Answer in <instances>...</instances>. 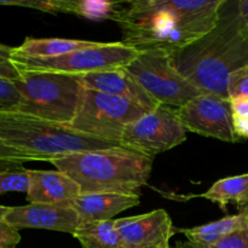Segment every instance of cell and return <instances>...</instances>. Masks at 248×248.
Here are the masks:
<instances>
[{"instance_id":"obj_1","label":"cell","mask_w":248,"mask_h":248,"mask_svg":"<svg viewBox=\"0 0 248 248\" xmlns=\"http://www.w3.org/2000/svg\"><path fill=\"white\" fill-rule=\"evenodd\" d=\"M225 0H136L116 9L121 43L138 52L176 53L212 31Z\"/></svg>"},{"instance_id":"obj_2","label":"cell","mask_w":248,"mask_h":248,"mask_svg":"<svg viewBox=\"0 0 248 248\" xmlns=\"http://www.w3.org/2000/svg\"><path fill=\"white\" fill-rule=\"evenodd\" d=\"M172 60L201 93L229 99L230 75L248 64V29L237 0H225L215 28L173 53Z\"/></svg>"},{"instance_id":"obj_3","label":"cell","mask_w":248,"mask_h":248,"mask_svg":"<svg viewBox=\"0 0 248 248\" xmlns=\"http://www.w3.org/2000/svg\"><path fill=\"white\" fill-rule=\"evenodd\" d=\"M58 171L74 179L81 194L113 193L140 196L152 174L153 157L119 145L75 153L51 160Z\"/></svg>"},{"instance_id":"obj_4","label":"cell","mask_w":248,"mask_h":248,"mask_svg":"<svg viewBox=\"0 0 248 248\" xmlns=\"http://www.w3.org/2000/svg\"><path fill=\"white\" fill-rule=\"evenodd\" d=\"M0 142L26 154L31 161L48 162L75 153L121 145L16 110H0Z\"/></svg>"},{"instance_id":"obj_5","label":"cell","mask_w":248,"mask_h":248,"mask_svg":"<svg viewBox=\"0 0 248 248\" xmlns=\"http://www.w3.org/2000/svg\"><path fill=\"white\" fill-rule=\"evenodd\" d=\"M19 73L21 77L14 84L21 93L22 103L16 111L70 125L84 90L79 75L41 70Z\"/></svg>"},{"instance_id":"obj_6","label":"cell","mask_w":248,"mask_h":248,"mask_svg":"<svg viewBox=\"0 0 248 248\" xmlns=\"http://www.w3.org/2000/svg\"><path fill=\"white\" fill-rule=\"evenodd\" d=\"M147 113L128 99L84 87L69 126L84 135L120 144L125 128Z\"/></svg>"},{"instance_id":"obj_7","label":"cell","mask_w":248,"mask_h":248,"mask_svg":"<svg viewBox=\"0 0 248 248\" xmlns=\"http://www.w3.org/2000/svg\"><path fill=\"white\" fill-rule=\"evenodd\" d=\"M125 69L161 106L178 109L201 93L178 72L167 51L140 52Z\"/></svg>"},{"instance_id":"obj_8","label":"cell","mask_w":248,"mask_h":248,"mask_svg":"<svg viewBox=\"0 0 248 248\" xmlns=\"http://www.w3.org/2000/svg\"><path fill=\"white\" fill-rule=\"evenodd\" d=\"M138 51L120 43H97L91 47L80 48L52 58L12 57L18 70L65 73L81 75L125 68L138 56Z\"/></svg>"},{"instance_id":"obj_9","label":"cell","mask_w":248,"mask_h":248,"mask_svg":"<svg viewBox=\"0 0 248 248\" xmlns=\"http://www.w3.org/2000/svg\"><path fill=\"white\" fill-rule=\"evenodd\" d=\"M186 132L177 109L159 106L130 124L120 144L154 159L155 155L182 144L186 140Z\"/></svg>"},{"instance_id":"obj_10","label":"cell","mask_w":248,"mask_h":248,"mask_svg":"<svg viewBox=\"0 0 248 248\" xmlns=\"http://www.w3.org/2000/svg\"><path fill=\"white\" fill-rule=\"evenodd\" d=\"M186 131L229 143L239 142L229 99L211 93H200L177 109Z\"/></svg>"},{"instance_id":"obj_11","label":"cell","mask_w":248,"mask_h":248,"mask_svg":"<svg viewBox=\"0 0 248 248\" xmlns=\"http://www.w3.org/2000/svg\"><path fill=\"white\" fill-rule=\"evenodd\" d=\"M123 248H171L170 241L176 234L171 217L165 210L114 220Z\"/></svg>"},{"instance_id":"obj_12","label":"cell","mask_w":248,"mask_h":248,"mask_svg":"<svg viewBox=\"0 0 248 248\" xmlns=\"http://www.w3.org/2000/svg\"><path fill=\"white\" fill-rule=\"evenodd\" d=\"M5 220L10 225L22 229H45L74 235L82 224L74 208L67 205L28 203L19 207H11Z\"/></svg>"},{"instance_id":"obj_13","label":"cell","mask_w":248,"mask_h":248,"mask_svg":"<svg viewBox=\"0 0 248 248\" xmlns=\"http://www.w3.org/2000/svg\"><path fill=\"white\" fill-rule=\"evenodd\" d=\"M79 77L80 82L85 89L94 90V91L128 99L143 107L148 111L161 106L143 90V87L131 77V74L125 68L87 73Z\"/></svg>"},{"instance_id":"obj_14","label":"cell","mask_w":248,"mask_h":248,"mask_svg":"<svg viewBox=\"0 0 248 248\" xmlns=\"http://www.w3.org/2000/svg\"><path fill=\"white\" fill-rule=\"evenodd\" d=\"M29 188L27 201L29 203L67 205L81 195L79 184L63 172L28 170Z\"/></svg>"},{"instance_id":"obj_15","label":"cell","mask_w":248,"mask_h":248,"mask_svg":"<svg viewBox=\"0 0 248 248\" xmlns=\"http://www.w3.org/2000/svg\"><path fill=\"white\" fill-rule=\"evenodd\" d=\"M140 205V196L113 193L81 194L69 203L82 223L113 220L119 213Z\"/></svg>"},{"instance_id":"obj_16","label":"cell","mask_w":248,"mask_h":248,"mask_svg":"<svg viewBox=\"0 0 248 248\" xmlns=\"http://www.w3.org/2000/svg\"><path fill=\"white\" fill-rule=\"evenodd\" d=\"M98 41L61 38H27L17 47H12V57L52 58L80 48L91 47Z\"/></svg>"},{"instance_id":"obj_17","label":"cell","mask_w":248,"mask_h":248,"mask_svg":"<svg viewBox=\"0 0 248 248\" xmlns=\"http://www.w3.org/2000/svg\"><path fill=\"white\" fill-rule=\"evenodd\" d=\"M245 228H248V215L237 213L235 216H227L222 219L207 224L189 228V229H181L179 232L186 235L189 242L201 247L215 244L227 235Z\"/></svg>"},{"instance_id":"obj_18","label":"cell","mask_w":248,"mask_h":248,"mask_svg":"<svg viewBox=\"0 0 248 248\" xmlns=\"http://www.w3.org/2000/svg\"><path fill=\"white\" fill-rule=\"evenodd\" d=\"M201 198L218 203L222 208L230 202L239 208L248 199V173L219 179L206 193L201 194Z\"/></svg>"},{"instance_id":"obj_19","label":"cell","mask_w":248,"mask_h":248,"mask_svg":"<svg viewBox=\"0 0 248 248\" xmlns=\"http://www.w3.org/2000/svg\"><path fill=\"white\" fill-rule=\"evenodd\" d=\"M73 236L82 248H123L114 220L82 223Z\"/></svg>"},{"instance_id":"obj_20","label":"cell","mask_w":248,"mask_h":248,"mask_svg":"<svg viewBox=\"0 0 248 248\" xmlns=\"http://www.w3.org/2000/svg\"><path fill=\"white\" fill-rule=\"evenodd\" d=\"M119 4L120 2L108 1V0H70L69 14L78 15L93 21H101L106 18L111 19Z\"/></svg>"},{"instance_id":"obj_21","label":"cell","mask_w":248,"mask_h":248,"mask_svg":"<svg viewBox=\"0 0 248 248\" xmlns=\"http://www.w3.org/2000/svg\"><path fill=\"white\" fill-rule=\"evenodd\" d=\"M29 188L28 170L24 167L0 172V195L6 193H26Z\"/></svg>"},{"instance_id":"obj_22","label":"cell","mask_w":248,"mask_h":248,"mask_svg":"<svg viewBox=\"0 0 248 248\" xmlns=\"http://www.w3.org/2000/svg\"><path fill=\"white\" fill-rule=\"evenodd\" d=\"M22 96L14 81L0 78V110H18Z\"/></svg>"},{"instance_id":"obj_23","label":"cell","mask_w":248,"mask_h":248,"mask_svg":"<svg viewBox=\"0 0 248 248\" xmlns=\"http://www.w3.org/2000/svg\"><path fill=\"white\" fill-rule=\"evenodd\" d=\"M228 94L229 99L240 96L248 97V64L232 73L228 82Z\"/></svg>"},{"instance_id":"obj_24","label":"cell","mask_w":248,"mask_h":248,"mask_svg":"<svg viewBox=\"0 0 248 248\" xmlns=\"http://www.w3.org/2000/svg\"><path fill=\"white\" fill-rule=\"evenodd\" d=\"M19 77L21 73L12 61V47L0 44V78L16 81Z\"/></svg>"},{"instance_id":"obj_25","label":"cell","mask_w":248,"mask_h":248,"mask_svg":"<svg viewBox=\"0 0 248 248\" xmlns=\"http://www.w3.org/2000/svg\"><path fill=\"white\" fill-rule=\"evenodd\" d=\"M198 248H248V228L236 230L215 244Z\"/></svg>"},{"instance_id":"obj_26","label":"cell","mask_w":248,"mask_h":248,"mask_svg":"<svg viewBox=\"0 0 248 248\" xmlns=\"http://www.w3.org/2000/svg\"><path fill=\"white\" fill-rule=\"evenodd\" d=\"M21 242V235L17 229L5 219L0 220V248L16 247Z\"/></svg>"},{"instance_id":"obj_27","label":"cell","mask_w":248,"mask_h":248,"mask_svg":"<svg viewBox=\"0 0 248 248\" xmlns=\"http://www.w3.org/2000/svg\"><path fill=\"white\" fill-rule=\"evenodd\" d=\"M0 160H10V161H18L24 164L27 161H31L29 156H27L23 153L18 152V150L14 149V148L9 147V145L4 144L0 142Z\"/></svg>"},{"instance_id":"obj_28","label":"cell","mask_w":248,"mask_h":248,"mask_svg":"<svg viewBox=\"0 0 248 248\" xmlns=\"http://www.w3.org/2000/svg\"><path fill=\"white\" fill-rule=\"evenodd\" d=\"M234 119V127H235V132L236 135L239 136V138H246L248 140V118L245 119Z\"/></svg>"},{"instance_id":"obj_29","label":"cell","mask_w":248,"mask_h":248,"mask_svg":"<svg viewBox=\"0 0 248 248\" xmlns=\"http://www.w3.org/2000/svg\"><path fill=\"white\" fill-rule=\"evenodd\" d=\"M19 167H23V164H22V162L10 161V160H0V172L19 169Z\"/></svg>"},{"instance_id":"obj_30","label":"cell","mask_w":248,"mask_h":248,"mask_svg":"<svg viewBox=\"0 0 248 248\" xmlns=\"http://www.w3.org/2000/svg\"><path fill=\"white\" fill-rule=\"evenodd\" d=\"M237 2H239V11L248 29V0H237Z\"/></svg>"},{"instance_id":"obj_31","label":"cell","mask_w":248,"mask_h":248,"mask_svg":"<svg viewBox=\"0 0 248 248\" xmlns=\"http://www.w3.org/2000/svg\"><path fill=\"white\" fill-rule=\"evenodd\" d=\"M171 248H198V247L186 240V241H178L173 247H171Z\"/></svg>"},{"instance_id":"obj_32","label":"cell","mask_w":248,"mask_h":248,"mask_svg":"<svg viewBox=\"0 0 248 248\" xmlns=\"http://www.w3.org/2000/svg\"><path fill=\"white\" fill-rule=\"evenodd\" d=\"M10 210H11V207H6V206H0V220L5 219V216L9 213Z\"/></svg>"},{"instance_id":"obj_33","label":"cell","mask_w":248,"mask_h":248,"mask_svg":"<svg viewBox=\"0 0 248 248\" xmlns=\"http://www.w3.org/2000/svg\"><path fill=\"white\" fill-rule=\"evenodd\" d=\"M237 210H239V213H244V215H248V199H247L246 202H245L242 206H240V207L237 208Z\"/></svg>"},{"instance_id":"obj_34","label":"cell","mask_w":248,"mask_h":248,"mask_svg":"<svg viewBox=\"0 0 248 248\" xmlns=\"http://www.w3.org/2000/svg\"><path fill=\"white\" fill-rule=\"evenodd\" d=\"M12 248H15V247H12Z\"/></svg>"}]
</instances>
